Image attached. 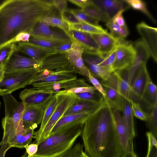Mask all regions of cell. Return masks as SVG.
Segmentation results:
<instances>
[{"label": "cell", "mask_w": 157, "mask_h": 157, "mask_svg": "<svg viewBox=\"0 0 157 157\" xmlns=\"http://www.w3.org/2000/svg\"><path fill=\"white\" fill-rule=\"evenodd\" d=\"M89 157H121L122 150L112 109L103 96L85 121L81 134Z\"/></svg>", "instance_id": "cell-1"}, {"label": "cell", "mask_w": 157, "mask_h": 157, "mask_svg": "<svg viewBox=\"0 0 157 157\" xmlns=\"http://www.w3.org/2000/svg\"><path fill=\"white\" fill-rule=\"evenodd\" d=\"M51 6L42 0H8L0 5V48L15 43L21 33H30L36 24L50 13Z\"/></svg>", "instance_id": "cell-2"}, {"label": "cell", "mask_w": 157, "mask_h": 157, "mask_svg": "<svg viewBox=\"0 0 157 157\" xmlns=\"http://www.w3.org/2000/svg\"><path fill=\"white\" fill-rule=\"evenodd\" d=\"M84 124L77 125L50 135L38 144L33 157H57L74 145L82 133Z\"/></svg>", "instance_id": "cell-3"}, {"label": "cell", "mask_w": 157, "mask_h": 157, "mask_svg": "<svg viewBox=\"0 0 157 157\" xmlns=\"http://www.w3.org/2000/svg\"><path fill=\"white\" fill-rule=\"evenodd\" d=\"M5 107V116L2 122L3 136L10 137L21 132L25 129L22 118L25 105L18 101L12 94L2 96Z\"/></svg>", "instance_id": "cell-4"}, {"label": "cell", "mask_w": 157, "mask_h": 157, "mask_svg": "<svg viewBox=\"0 0 157 157\" xmlns=\"http://www.w3.org/2000/svg\"><path fill=\"white\" fill-rule=\"evenodd\" d=\"M57 100V104L50 119L42 130L39 132H35L33 137L34 142L37 144L50 135L52 128L61 118L66 110L77 100L75 94L62 90L55 94Z\"/></svg>", "instance_id": "cell-5"}, {"label": "cell", "mask_w": 157, "mask_h": 157, "mask_svg": "<svg viewBox=\"0 0 157 157\" xmlns=\"http://www.w3.org/2000/svg\"><path fill=\"white\" fill-rule=\"evenodd\" d=\"M40 72L34 69L11 72H5L0 82V95L12 94L18 89L31 85L33 80Z\"/></svg>", "instance_id": "cell-6"}, {"label": "cell", "mask_w": 157, "mask_h": 157, "mask_svg": "<svg viewBox=\"0 0 157 157\" xmlns=\"http://www.w3.org/2000/svg\"><path fill=\"white\" fill-rule=\"evenodd\" d=\"M40 62V72L44 70L56 72L74 70L65 52H54L50 53Z\"/></svg>", "instance_id": "cell-7"}, {"label": "cell", "mask_w": 157, "mask_h": 157, "mask_svg": "<svg viewBox=\"0 0 157 157\" xmlns=\"http://www.w3.org/2000/svg\"><path fill=\"white\" fill-rule=\"evenodd\" d=\"M116 48L115 58L113 66V71L129 68L135 56L133 45L129 42L121 40Z\"/></svg>", "instance_id": "cell-8"}, {"label": "cell", "mask_w": 157, "mask_h": 157, "mask_svg": "<svg viewBox=\"0 0 157 157\" xmlns=\"http://www.w3.org/2000/svg\"><path fill=\"white\" fill-rule=\"evenodd\" d=\"M40 62L24 55L19 52L16 48L5 64L4 70L5 72H11L34 69H40Z\"/></svg>", "instance_id": "cell-9"}, {"label": "cell", "mask_w": 157, "mask_h": 157, "mask_svg": "<svg viewBox=\"0 0 157 157\" xmlns=\"http://www.w3.org/2000/svg\"><path fill=\"white\" fill-rule=\"evenodd\" d=\"M105 93L106 99L113 109L122 112L125 99L118 92L116 77L113 72L106 80L101 81Z\"/></svg>", "instance_id": "cell-10"}, {"label": "cell", "mask_w": 157, "mask_h": 157, "mask_svg": "<svg viewBox=\"0 0 157 157\" xmlns=\"http://www.w3.org/2000/svg\"><path fill=\"white\" fill-rule=\"evenodd\" d=\"M57 92L35 88L26 89L20 94V98L25 106L42 105L49 102Z\"/></svg>", "instance_id": "cell-11"}, {"label": "cell", "mask_w": 157, "mask_h": 157, "mask_svg": "<svg viewBox=\"0 0 157 157\" xmlns=\"http://www.w3.org/2000/svg\"><path fill=\"white\" fill-rule=\"evenodd\" d=\"M83 47L77 41L73 40L70 48L66 51L67 57L74 70L78 73L88 78L89 71L83 59Z\"/></svg>", "instance_id": "cell-12"}, {"label": "cell", "mask_w": 157, "mask_h": 157, "mask_svg": "<svg viewBox=\"0 0 157 157\" xmlns=\"http://www.w3.org/2000/svg\"><path fill=\"white\" fill-rule=\"evenodd\" d=\"M137 29L142 40L148 48L150 55L155 62L157 61V29L141 22L136 25Z\"/></svg>", "instance_id": "cell-13"}, {"label": "cell", "mask_w": 157, "mask_h": 157, "mask_svg": "<svg viewBox=\"0 0 157 157\" xmlns=\"http://www.w3.org/2000/svg\"><path fill=\"white\" fill-rule=\"evenodd\" d=\"M77 74L74 70L56 72L44 70L37 74L31 84L50 83L73 80L77 78Z\"/></svg>", "instance_id": "cell-14"}, {"label": "cell", "mask_w": 157, "mask_h": 157, "mask_svg": "<svg viewBox=\"0 0 157 157\" xmlns=\"http://www.w3.org/2000/svg\"><path fill=\"white\" fill-rule=\"evenodd\" d=\"M133 46L135 51V58L128 68V80L131 84L139 68L143 64L146 63L151 56L148 48L142 40L136 41Z\"/></svg>", "instance_id": "cell-15"}, {"label": "cell", "mask_w": 157, "mask_h": 157, "mask_svg": "<svg viewBox=\"0 0 157 157\" xmlns=\"http://www.w3.org/2000/svg\"><path fill=\"white\" fill-rule=\"evenodd\" d=\"M112 112L122 153L127 151H134L133 139L131 137L128 128L123 121L121 112L112 109Z\"/></svg>", "instance_id": "cell-16"}, {"label": "cell", "mask_w": 157, "mask_h": 157, "mask_svg": "<svg viewBox=\"0 0 157 157\" xmlns=\"http://www.w3.org/2000/svg\"><path fill=\"white\" fill-rule=\"evenodd\" d=\"M49 101L42 105L25 106L22 118L24 129L31 128L35 129L41 124Z\"/></svg>", "instance_id": "cell-17"}, {"label": "cell", "mask_w": 157, "mask_h": 157, "mask_svg": "<svg viewBox=\"0 0 157 157\" xmlns=\"http://www.w3.org/2000/svg\"><path fill=\"white\" fill-rule=\"evenodd\" d=\"M45 23L39 21L33 28L31 36H40L64 41L73 40L64 32L53 29Z\"/></svg>", "instance_id": "cell-18"}, {"label": "cell", "mask_w": 157, "mask_h": 157, "mask_svg": "<svg viewBox=\"0 0 157 157\" xmlns=\"http://www.w3.org/2000/svg\"><path fill=\"white\" fill-rule=\"evenodd\" d=\"M146 63L142 65L138 69L131 85L132 100H142L143 94L149 78Z\"/></svg>", "instance_id": "cell-19"}, {"label": "cell", "mask_w": 157, "mask_h": 157, "mask_svg": "<svg viewBox=\"0 0 157 157\" xmlns=\"http://www.w3.org/2000/svg\"><path fill=\"white\" fill-rule=\"evenodd\" d=\"M99 57L97 54L85 52L82 55L84 62L91 74L95 77L105 80L109 78L113 72L98 65Z\"/></svg>", "instance_id": "cell-20"}, {"label": "cell", "mask_w": 157, "mask_h": 157, "mask_svg": "<svg viewBox=\"0 0 157 157\" xmlns=\"http://www.w3.org/2000/svg\"><path fill=\"white\" fill-rule=\"evenodd\" d=\"M92 112H84L62 117L54 126L49 135L77 125L84 124Z\"/></svg>", "instance_id": "cell-21"}, {"label": "cell", "mask_w": 157, "mask_h": 157, "mask_svg": "<svg viewBox=\"0 0 157 157\" xmlns=\"http://www.w3.org/2000/svg\"><path fill=\"white\" fill-rule=\"evenodd\" d=\"M31 85L36 88L50 90L56 92L60 91L62 89L67 90L74 88L90 86L84 79L77 78L53 83H32Z\"/></svg>", "instance_id": "cell-22"}, {"label": "cell", "mask_w": 157, "mask_h": 157, "mask_svg": "<svg viewBox=\"0 0 157 157\" xmlns=\"http://www.w3.org/2000/svg\"><path fill=\"white\" fill-rule=\"evenodd\" d=\"M16 46L17 50L20 53L39 62L48 54L55 52L27 42L16 43Z\"/></svg>", "instance_id": "cell-23"}, {"label": "cell", "mask_w": 157, "mask_h": 157, "mask_svg": "<svg viewBox=\"0 0 157 157\" xmlns=\"http://www.w3.org/2000/svg\"><path fill=\"white\" fill-rule=\"evenodd\" d=\"M66 33L72 40L81 44L84 48V52L98 54V47L91 34L71 29Z\"/></svg>", "instance_id": "cell-24"}, {"label": "cell", "mask_w": 157, "mask_h": 157, "mask_svg": "<svg viewBox=\"0 0 157 157\" xmlns=\"http://www.w3.org/2000/svg\"><path fill=\"white\" fill-rule=\"evenodd\" d=\"M91 34L98 47V55L101 57L105 56L112 52L121 40L108 32Z\"/></svg>", "instance_id": "cell-25"}, {"label": "cell", "mask_w": 157, "mask_h": 157, "mask_svg": "<svg viewBox=\"0 0 157 157\" xmlns=\"http://www.w3.org/2000/svg\"><path fill=\"white\" fill-rule=\"evenodd\" d=\"M92 2L103 11L111 20L119 11H125L130 7L124 0H93Z\"/></svg>", "instance_id": "cell-26"}, {"label": "cell", "mask_w": 157, "mask_h": 157, "mask_svg": "<svg viewBox=\"0 0 157 157\" xmlns=\"http://www.w3.org/2000/svg\"><path fill=\"white\" fill-rule=\"evenodd\" d=\"M117 79L118 93L125 100H132L131 90V84L128 80V68H126L113 71Z\"/></svg>", "instance_id": "cell-27"}, {"label": "cell", "mask_w": 157, "mask_h": 157, "mask_svg": "<svg viewBox=\"0 0 157 157\" xmlns=\"http://www.w3.org/2000/svg\"><path fill=\"white\" fill-rule=\"evenodd\" d=\"M100 101L95 103L78 98L77 101L66 110L63 117L84 112H92L98 107Z\"/></svg>", "instance_id": "cell-28"}, {"label": "cell", "mask_w": 157, "mask_h": 157, "mask_svg": "<svg viewBox=\"0 0 157 157\" xmlns=\"http://www.w3.org/2000/svg\"><path fill=\"white\" fill-rule=\"evenodd\" d=\"M22 132L14 137L9 143L7 149L12 147L22 148L31 143L34 137V128H28L25 129Z\"/></svg>", "instance_id": "cell-29"}, {"label": "cell", "mask_w": 157, "mask_h": 157, "mask_svg": "<svg viewBox=\"0 0 157 157\" xmlns=\"http://www.w3.org/2000/svg\"><path fill=\"white\" fill-rule=\"evenodd\" d=\"M39 21L45 23L51 26L57 27L66 33L69 30L67 24L62 19L61 14H59L54 10L53 8L50 13L43 17Z\"/></svg>", "instance_id": "cell-30"}, {"label": "cell", "mask_w": 157, "mask_h": 157, "mask_svg": "<svg viewBox=\"0 0 157 157\" xmlns=\"http://www.w3.org/2000/svg\"><path fill=\"white\" fill-rule=\"evenodd\" d=\"M67 25L69 30L81 31L90 34H99L108 33L106 30L99 25H94L83 21H81L76 24H68Z\"/></svg>", "instance_id": "cell-31"}, {"label": "cell", "mask_w": 157, "mask_h": 157, "mask_svg": "<svg viewBox=\"0 0 157 157\" xmlns=\"http://www.w3.org/2000/svg\"><path fill=\"white\" fill-rule=\"evenodd\" d=\"M81 10L85 14L99 21L106 23L111 20L103 11L94 4L91 0H90L89 2Z\"/></svg>", "instance_id": "cell-32"}, {"label": "cell", "mask_w": 157, "mask_h": 157, "mask_svg": "<svg viewBox=\"0 0 157 157\" xmlns=\"http://www.w3.org/2000/svg\"><path fill=\"white\" fill-rule=\"evenodd\" d=\"M142 100L149 105V108L157 104V86L153 82L150 77L147 83Z\"/></svg>", "instance_id": "cell-33"}, {"label": "cell", "mask_w": 157, "mask_h": 157, "mask_svg": "<svg viewBox=\"0 0 157 157\" xmlns=\"http://www.w3.org/2000/svg\"><path fill=\"white\" fill-rule=\"evenodd\" d=\"M67 42L68 41L30 35L27 42L41 47L53 50L54 48Z\"/></svg>", "instance_id": "cell-34"}, {"label": "cell", "mask_w": 157, "mask_h": 157, "mask_svg": "<svg viewBox=\"0 0 157 157\" xmlns=\"http://www.w3.org/2000/svg\"><path fill=\"white\" fill-rule=\"evenodd\" d=\"M122 118L131 137L133 139L135 136L134 117L130 101L125 100L122 110Z\"/></svg>", "instance_id": "cell-35"}, {"label": "cell", "mask_w": 157, "mask_h": 157, "mask_svg": "<svg viewBox=\"0 0 157 157\" xmlns=\"http://www.w3.org/2000/svg\"><path fill=\"white\" fill-rule=\"evenodd\" d=\"M106 26L109 30L110 34L120 40H124L129 33L126 25L121 26L113 22L111 20L106 23Z\"/></svg>", "instance_id": "cell-36"}, {"label": "cell", "mask_w": 157, "mask_h": 157, "mask_svg": "<svg viewBox=\"0 0 157 157\" xmlns=\"http://www.w3.org/2000/svg\"><path fill=\"white\" fill-rule=\"evenodd\" d=\"M150 112L147 114V119L145 121L150 132L156 138L157 137V104L150 108Z\"/></svg>", "instance_id": "cell-37"}, {"label": "cell", "mask_w": 157, "mask_h": 157, "mask_svg": "<svg viewBox=\"0 0 157 157\" xmlns=\"http://www.w3.org/2000/svg\"><path fill=\"white\" fill-rule=\"evenodd\" d=\"M57 104V99L55 94H54L49 101L45 109L40 128L36 132H39L42 130L52 116Z\"/></svg>", "instance_id": "cell-38"}, {"label": "cell", "mask_w": 157, "mask_h": 157, "mask_svg": "<svg viewBox=\"0 0 157 157\" xmlns=\"http://www.w3.org/2000/svg\"><path fill=\"white\" fill-rule=\"evenodd\" d=\"M130 7L143 12L155 23L156 21L148 10L145 3L141 0H124Z\"/></svg>", "instance_id": "cell-39"}, {"label": "cell", "mask_w": 157, "mask_h": 157, "mask_svg": "<svg viewBox=\"0 0 157 157\" xmlns=\"http://www.w3.org/2000/svg\"><path fill=\"white\" fill-rule=\"evenodd\" d=\"M16 49L15 43L7 44L0 48V65L4 66L12 53Z\"/></svg>", "instance_id": "cell-40"}, {"label": "cell", "mask_w": 157, "mask_h": 157, "mask_svg": "<svg viewBox=\"0 0 157 157\" xmlns=\"http://www.w3.org/2000/svg\"><path fill=\"white\" fill-rule=\"evenodd\" d=\"M74 94L79 100L95 103L99 102L103 97L102 95L97 91Z\"/></svg>", "instance_id": "cell-41"}, {"label": "cell", "mask_w": 157, "mask_h": 157, "mask_svg": "<svg viewBox=\"0 0 157 157\" xmlns=\"http://www.w3.org/2000/svg\"><path fill=\"white\" fill-rule=\"evenodd\" d=\"M75 17L80 21L91 25H98L99 21L84 13L81 9H70Z\"/></svg>", "instance_id": "cell-42"}, {"label": "cell", "mask_w": 157, "mask_h": 157, "mask_svg": "<svg viewBox=\"0 0 157 157\" xmlns=\"http://www.w3.org/2000/svg\"><path fill=\"white\" fill-rule=\"evenodd\" d=\"M130 102L133 115L141 120L146 121L147 118V114L141 109L139 105L132 100Z\"/></svg>", "instance_id": "cell-43"}, {"label": "cell", "mask_w": 157, "mask_h": 157, "mask_svg": "<svg viewBox=\"0 0 157 157\" xmlns=\"http://www.w3.org/2000/svg\"><path fill=\"white\" fill-rule=\"evenodd\" d=\"M61 16L63 21L67 24L78 23L81 21L75 17L70 9L67 8L61 14Z\"/></svg>", "instance_id": "cell-44"}, {"label": "cell", "mask_w": 157, "mask_h": 157, "mask_svg": "<svg viewBox=\"0 0 157 157\" xmlns=\"http://www.w3.org/2000/svg\"><path fill=\"white\" fill-rule=\"evenodd\" d=\"M90 82L94 86L102 96L105 98V93L101 83L97 79V78L93 76L89 72V75L88 77Z\"/></svg>", "instance_id": "cell-45"}, {"label": "cell", "mask_w": 157, "mask_h": 157, "mask_svg": "<svg viewBox=\"0 0 157 157\" xmlns=\"http://www.w3.org/2000/svg\"><path fill=\"white\" fill-rule=\"evenodd\" d=\"M146 135L148 140V151L146 157H149L153 147H155L157 148V142L156 138L150 132H147Z\"/></svg>", "instance_id": "cell-46"}, {"label": "cell", "mask_w": 157, "mask_h": 157, "mask_svg": "<svg viewBox=\"0 0 157 157\" xmlns=\"http://www.w3.org/2000/svg\"><path fill=\"white\" fill-rule=\"evenodd\" d=\"M65 90L67 92L73 94L82 93L97 91L96 89L94 86H87L78 87Z\"/></svg>", "instance_id": "cell-47"}, {"label": "cell", "mask_w": 157, "mask_h": 157, "mask_svg": "<svg viewBox=\"0 0 157 157\" xmlns=\"http://www.w3.org/2000/svg\"><path fill=\"white\" fill-rule=\"evenodd\" d=\"M125 11L124 10L119 11L113 17L111 21L120 26H123L126 25L125 22L122 15L123 13Z\"/></svg>", "instance_id": "cell-48"}, {"label": "cell", "mask_w": 157, "mask_h": 157, "mask_svg": "<svg viewBox=\"0 0 157 157\" xmlns=\"http://www.w3.org/2000/svg\"><path fill=\"white\" fill-rule=\"evenodd\" d=\"M26 150L28 157H33L34 155L36 153L38 148V144L34 142L26 146L25 147Z\"/></svg>", "instance_id": "cell-49"}, {"label": "cell", "mask_w": 157, "mask_h": 157, "mask_svg": "<svg viewBox=\"0 0 157 157\" xmlns=\"http://www.w3.org/2000/svg\"><path fill=\"white\" fill-rule=\"evenodd\" d=\"M67 1L65 0H54L53 6L61 14L67 9Z\"/></svg>", "instance_id": "cell-50"}, {"label": "cell", "mask_w": 157, "mask_h": 157, "mask_svg": "<svg viewBox=\"0 0 157 157\" xmlns=\"http://www.w3.org/2000/svg\"><path fill=\"white\" fill-rule=\"evenodd\" d=\"M73 41V40L65 42L54 48L53 50L56 52H65L70 48Z\"/></svg>", "instance_id": "cell-51"}, {"label": "cell", "mask_w": 157, "mask_h": 157, "mask_svg": "<svg viewBox=\"0 0 157 157\" xmlns=\"http://www.w3.org/2000/svg\"><path fill=\"white\" fill-rule=\"evenodd\" d=\"M90 0H69L68 1L82 9L89 2Z\"/></svg>", "instance_id": "cell-52"}, {"label": "cell", "mask_w": 157, "mask_h": 157, "mask_svg": "<svg viewBox=\"0 0 157 157\" xmlns=\"http://www.w3.org/2000/svg\"><path fill=\"white\" fill-rule=\"evenodd\" d=\"M121 157H137L134 151H127L123 152Z\"/></svg>", "instance_id": "cell-53"}, {"label": "cell", "mask_w": 157, "mask_h": 157, "mask_svg": "<svg viewBox=\"0 0 157 157\" xmlns=\"http://www.w3.org/2000/svg\"><path fill=\"white\" fill-rule=\"evenodd\" d=\"M5 73L4 66L0 65V82L2 81Z\"/></svg>", "instance_id": "cell-54"}, {"label": "cell", "mask_w": 157, "mask_h": 157, "mask_svg": "<svg viewBox=\"0 0 157 157\" xmlns=\"http://www.w3.org/2000/svg\"><path fill=\"white\" fill-rule=\"evenodd\" d=\"M78 157H89L88 155L83 150L81 151Z\"/></svg>", "instance_id": "cell-55"}, {"label": "cell", "mask_w": 157, "mask_h": 157, "mask_svg": "<svg viewBox=\"0 0 157 157\" xmlns=\"http://www.w3.org/2000/svg\"><path fill=\"white\" fill-rule=\"evenodd\" d=\"M21 157H28L27 153L26 152Z\"/></svg>", "instance_id": "cell-56"}, {"label": "cell", "mask_w": 157, "mask_h": 157, "mask_svg": "<svg viewBox=\"0 0 157 157\" xmlns=\"http://www.w3.org/2000/svg\"><path fill=\"white\" fill-rule=\"evenodd\" d=\"M0 105H1V102H0Z\"/></svg>", "instance_id": "cell-57"}]
</instances>
